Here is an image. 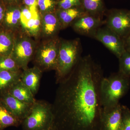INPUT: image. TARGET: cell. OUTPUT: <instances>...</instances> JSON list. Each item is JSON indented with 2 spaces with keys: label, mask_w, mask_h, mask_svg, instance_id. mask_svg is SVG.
<instances>
[{
  "label": "cell",
  "mask_w": 130,
  "mask_h": 130,
  "mask_svg": "<svg viewBox=\"0 0 130 130\" xmlns=\"http://www.w3.org/2000/svg\"><path fill=\"white\" fill-rule=\"evenodd\" d=\"M101 66L90 55L81 58L70 75L58 84L53 103V129L100 130L102 106Z\"/></svg>",
  "instance_id": "obj_1"
},
{
  "label": "cell",
  "mask_w": 130,
  "mask_h": 130,
  "mask_svg": "<svg viewBox=\"0 0 130 130\" xmlns=\"http://www.w3.org/2000/svg\"><path fill=\"white\" fill-rule=\"evenodd\" d=\"M130 87V78L120 73H112L101 81L100 98L102 107L116 106L128 92Z\"/></svg>",
  "instance_id": "obj_2"
},
{
  "label": "cell",
  "mask_w": 130,
  "mask_h": 130,
  "mask_svg": "<svg viewBox=\"0 0 130 130\" xmlns=\"http://www.w3.org/2000/svg\"><path fill=\"white\" fill-rule=\"evenodd\" d=\"M79 40L63 41L60 44L56 71V84L67 78L81 59Z\"/></svg>",
  "instance_id": "obj_3"
},
{
  "label": "cell",
  "mask_w": 130,
  "mask_h": 130,
  "mask_svg": "<svg viewBox=\"0 0 130 130\" xmlns=\"http://www.w3.org/2000/svg\"><path fill=\"white\" fill-rule=\"evenodd\" d=\"M54 122L52 104L44 100H36L21 125L23 130H52Z\"/></svg>",
  "instance_id": "obj_4"
},
{
  "label": "cell",
  "mask_w": 130,
  "mask_h": 130,
  "mask_svg": "<svg viewBox=\"0 0 130 130\" xmlns=\"http://www.w3.org/2000/svg\"><path fill=\"white\" fill-rule=\"evenodd\" d=\"M93 37L101 42L118 59L126 50L123 38L107 26L98 28Z\"/></svg>",
  "instance_id": "obj_5"
},
{
  "label": "cell",
  "mask_w": 130,
  "mask_h": 130,
  "mask_svg": "<svg viewBox=\"0 0 130 130\" xmlns=\"http://www.w3.org/2000/svg\"><path fill=\"white\" fill-rule=\"evenodd\" d=\"M60 44L56 41H52L44 45L38 51L36 57V62L37 65L36 66L42 71L43 70H55Z\"/></svg>",
  "instance_id": "obj_6"
},
{
  "label": "cell",
  "mask_w": 130,
  "mask_h": 130,
  "mask_svg": "<svg viewBox=\"0 0 130 130\" xmlns=\"http://www.w3.org/2000/svg\"><path fill=\"white\" fill-rule=\"evenodd\" d=\"M122 105L102 107L100 118V130H123Z\"/></svg>",
  "instance_id": "obj_7"
},
{
  "label": "cell",
  "mask_w": 130,
  "mask_h": 130,
  "mask_svg": "<svg viewBox=\"0 0 130 130\" xmlns=\"http://www.w3.org/2000/svg\"><path fill=\"white\" fill-rule=\"evenodd\" d=\"M107 27L122 38H126L130 33V16L129 11L122 9H115L108 15Z\"/></svg>",
  "instance_id": "obj_8"
},
{
  "label": "cell",
  "mask_w": 130,
  "mask_h": 130,
  "mask_svg": "<svg viewBox=\"0 0 130 130\" xmlns=\"http://www.w3.org/2000/svg\"><path fill=\"white\" fill-rule=\"evenodd\" d=\"M0 95V101L22 123L30 112L33 104L21 101L7 92L1 94Z\"/></svg>",
  "instance_id": "obj_9"
},
{
  "label": "cell",
  "mask_w": 130,
  "mask_h": 130,
  "mask_svg": "<svg viewBox=\"0 0 130 130\" xmlns=\"http://www.w3.org/2000/svg\"><path fill=\"white\" fill-rule=\"evenodd\" d=\"M105 23L100 17L86 13L74 21L73 27L79 34L93 37L98 29Z\"/></svg>",
  "instance_id": "obj_10"
},
{
  "label": "cell",
  "mask_w": 130,
  "mask_h": 130,
  "mask_svg": "<svg viewBox=\"0 0 130 130\" xmlns=\"http://www.w3.org/2000/svg\"><path fill=\"white\" fill-rule=\"evenodd\" d=\"M33 53V45L29 40H21L15 46L12 55L20 68L24 70L28 68V65L31 59Z\"/></svg>",
  "instance_id": "obj_11"
},
{
  "label": "cell",
  "mask_w": 130,
  "mask_h": 130,
  "mask_svg": "<svg viewBox=\"0 0 130 130\" xmlns=\"http://www.w3.org/2000/svg\"><path fill=\"white\" fill-rule=\"evenodd\" d=\"M42 71L37 66L27 68L22 72L21 81L36 95L39 90L42 76Z\"/></svg>",
  "instance_id": "obj_12"
},
{
  "label": "cell",
  "mask_w": 130,
  "mask_h": 130,
  "mask_svg": "<svg viewBox=\"0 0 130 130\" xmlns=\"http://www.w3.org/2000/svg\"><path fill=\"white\" fill-rule=\"evenodd\" d=\"M7 92L18 100L29 104H34L36 100L30 90L21 80L11 87Z\"/></svg>",
  "instance_id": "obj_13"
},
{
  "label": "cell",
  "mask_w": 130,
  "mask_h": 130,
  "mask_svg": "<svg viewBox=\"0 0 130 130\" xmlns=\"http://www.w3.org/2000/svg\"><path fill=\"white\" fill-rule=\"evenodd\" d=\"M86 13L81 7H78L68 9H59L56 14L60 25L66 26Z\"/></svg>",
  "instance_id": "obj_14"
},
{
  "label": "cell",
  "mask_w": 130,
  "mask_h": 130,
  "mask_svg": "<svg viewBox=\"0 0 130 130\" xmlns=\"http://www.w3.org/2000/svg\"><path fill=\"white\" fill-rule=\"evenodd\" d=\"M22 72L0 71V94L8 92L9 89L21 80Z\"/></svg>",
  "instance_id": "obj_15"
},
{
  "label": "cell",
  "mask_w": 130,
  "mask_h": 130,
  "mask_svg": "<svg viewBox=\"0 0 130 130\" xmlns=\"http://www.w3.org/2000/svg\"><path fill=\"white\" fill-rule=\"evenodd\" d=\"M22 121L17 118L0 101V130L9 126L18 127Z\"/></svg>",
  "instance_id": "obj_16"
},
{
  "label": "cell",
  "mask_w": 130,
  "mask_h": 130,
  "mask_svg": "<svg viewBox=\"0 0 130 130\" xmlns=\"http://www.w3.org/2000/svg\"><path fill=\"white\" fill-rule=\"evenodd\" d=\"M81 6L87 14L100 17L104 11L103 0H80Z\"/></svg>",
  "instance_id": "obj_17"
},
{
  "label": "cell",
  "mask_w": 130,
  "mask_h": 130,
  "mask_svg": "<svg viewBox=\"0 0 130 130\" xmlns=\"http://www.w3.org/2000/svg\"><path fill=\"white\" fill-rule=\"evenodd\" d=\"M43 29L45 35L51 36L58 30L60 24L56 14L47 13L44 15L42 20Z\"/></svg>",
  "instance_id": "obj_18"
},
{
  "label": "cell",
  "mask_w": 130,
  "mask_h": 130,
  "mask_svg": "<svg viewBox=\"0 0 130 130\" xmlns=\"http://www.w3.org/2000/svg\"><path fill=\"white\" fill-rule=\"evenodd\" d=\"M20 68L12 56L5 55L0 58V71H19Z\"/></svg>",
  "instance_id": "obj_19"
},
{
  "label": "cell",
  "mask_w": 130,
  "mask_h": 130,
  "mask_svg": "<svg viewBox=\"0 0 130 130\" xmlns=\"http://www.w3.org/2000/svg\"><path fill=\"white\" fill-rule=\"evenodd\" d=\"M119 59L118 72L130 78V52L126 50Z\"/></svg>",
  "instance_id": "obj_20"
},
{
  "label": "cell",
  "mask_w": 130,
  "mask_h": 130,
  "mask_svg": "<svg viewBox=\"0 0 130 130\" xmlns=\"http://www.w3.org/2000/svg\"><path fill=\"white\" fill-rule=\"evenodd\" d=\"M21 10L17 7H9L6 13L5 19L7 24L14 26L18 23L20 20Z\"/></svg>",
  "instance_id": "obj_21"
},
{
  "label": "cell",
  "mask_w": 130,
  "mask_h": 130,
  "mask_svg": "<svg viewBox=\"0 0 130 130\" xmlns=\"http://www.w3.org/2000/svg\"><path fill=\"white\" fill-rule=\"evenodd\" d=\"M41 25V19L38 13L35 16L25 24L24 27L28 32L32 35H36L40 30Z\"/></svg>",
  "instance_id": "obj_22"
},
{
  "label": "cell",
  "mask_w": 130,
  "mask_h": 130,
  "mask_svg": "<svg viewBox=\"0 0 130 130\" xmlns=\"http://www.w3.org/2000/svg\"><path fill=\"white\" fill-rule=\"evenodd\" d=\"M11 37L5 33L0 34V54L5 55L10 50L12 45Z\"/></svg>",
  "instance_id": "obj_23"
},
{
  "label": "cell",
  "mask_w": 130,
  "mask_h": 130,
  "mask_svg": "<svg viewBox=\"0 0 130 130\" xmlns=\"http://www.w3.org/2000/svg\"><path fill=\"white\" fill-rule=\"evenodd\" d=\"M37 5L41 11L46 13L55 10L57 3L54 0H37Z\"/></svg>",
  "instance_id": "obj_24"
},
{
  "label": "cell",
  "mask_w": 130,
  "mask_h": 130,
  "mask_svg": "<svg viewBox=\"0 0 130 130\" xmlns=\"http://www.w3.org/2000/svg\"><path fill=\"white\" fill-rule=\"evenodd\" d=\"M21 11L20 21L23 26L38 13L37 10H31L26 6L23 8Z\"/></svg>",
  "instance_id": "obj_25"
},
{
  "label": "cell",
  "mask_w": 130,
  "mask_h": 130,
  "mask_svg": "<svg viewBox=\"0 0 130 130\" xmlns=\"http://www.w3.org/2000/svg\"><path fill=\"white\" fill-rule=\"evenodd\" d=\"M57 5L60 9H68L81 7L80 0H59Z\"/></svg>",
  "instance_id": "obj_26"
},
{
  "label": "cell",
  "mask_w": 130,
  "mask_h": 130,
  "mask_svg": "<svg viewBox=\"0 0 130 130\" xmlns=\"http://www.w3.org/2000/svg\"><path fill=\"white\" fill-rule=\"evenodd\" d=\"M123 130H130V109L128 107L122 105Z\"/></svg>",
  "instance_id": "obj_27"
},
{
  "label": "cell",
  "mask_w": 130,
  "mask_h": 130,
  "mask_svg": "<svg viewBox=\"0 0 130 130\" xmlns=\"http://www.w3.org/2000/svg\"><path fill=\"white\" fill-rule=\"evenodd\" d=\"M24 4L32 10H37V0H23Z\"/></svg>",
  "instance_id": "obj_28"
},
{
  "label": "cell",
  "mask_w": 130,
  "mask_h": 130,
  "mask_svg": "<svg viewBox=\"0 0 130 130\" xmlns=\"http://www.w3.org/2000/svg\"><path fill=\"white\" fill-rule=\"evenodd\" d=\"M125 38V41L124 40L125 50L130 52V33Z\"/></svg>",
  "instance_id": "obj_29"
},
{
  "label": "cell",
  "mask_w": 130,
  "mask_h": 130,
  "mask_svg": "<svg viewBox=\"0 0 130 130\" xmlns=\"http://www.w3.org/2000/svg\"><path fill=\"white\" fill-rule=\"evenodd\" d=\"M4 14V9L2 6L0 4V21L3 18Z\"/></svg>",
  "instance_id": "obj_30"
},
{
  "label": "cell",
  "mask_w": 130,
  "mask_h": 130,
  "mask_svg": "<svg viewBox=\"0 0 130 130\" xmlns=\"http://www.w3.org/2000/svg\"><path fill=\"white\" fill-rule=\"evenodd\" d=\"M7 2L9 3H17L19 2L20 0H5Z\"/></svg>",
  "instance_id": "obj_31"
},
{
  "label": "cell",
  "mask_w": 130,
  "mask_h": 130,
  "mask_svg": "<svg viewBox=\"0 0 130 130\" xmlns=\"http://www.w3.org/2000/svg\"><path fill=\"white\" fill-rule=\"evenodd\" d=\"M129 14L130 16V11H129Z\"/></svg>",
  "instance_id": "obj_32"
},
{
  "label": "cell",
  "mask_w": 130,
  "mask_h": 130,
  "mask_svg": "<svg viewBox=\"0 0 130 130\" xmlns=\"http://www.w3.org/2000/svg\"><path fill=\"white\" fill-rule=\"evenodd\" d=\"M52 130H56L54 129L53 128V129H52Z\"/></svg>",
  "instance_id": "obj_33"
}]
</instances>
